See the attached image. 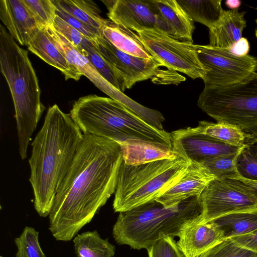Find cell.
I'll return each instance as SVG.
<instances>
[{"label":"cell","instance_id":"1","mask_svg":"<svg viewBox=\"0 0 257 257\" xmlns=\"http://www.w3.org/2000/svg\"><path fill=\"white\" fill-rule=\"evenodd\" d=\"M122 161L118 143L84 135L49 215L56 240H71L115 193Z\"/></svg>","mask_w":257,"mask_h":257},{"label":"cell","instance_id":"2","mask_svg":"<svg viewBox=\"0 0 257 257\" xmlns=\"http://www.w3.org/2000/svg\"><path fill=\"white\" fill-rule=\"evenodd\" d=\"M84 134L69 114L57 104L50 106L31 145L29 181L34 207L41 217L49 215L58 188L65 177Z\"/></svg>","mask_w":257,"mask_h":257},{"label":"cell","instance_id":"3","mask_svg":"<svg viewBox=\"0 0 257 257\" xmlns=\"http://www.w3.org/2000/svg\"><path fill=\"white\" fill-rule=\"evenodd\" d=\"M70 114L84 135L119 145L141 143L173 150L171 133L150 125L111 98L95 94L81 97L73 104Z\"/></svg>","mask_w":257,"mask_h":257},{"label":"cell","instance_id":"4","mask_svg":"<svg viewBox=\"0 0 257 257\" xmlns=\"http://www.w3.org/2000/svg\"><path fill=\"white\" fill-rule=\"evenodd\" d=\"M0 68L11 91L22 160L33 133L45 109L35 71L27 50L20 47L6 28L0 25Z\"/></svg>","mask_w":257,"mask_h":257},{"label":"cell","instance_id":"5","mask_svg":"<svg viewBox=\"0 0 257 257\" xmlns=\"http://www.w3.org/2000/svg\"><path fill=\"white\" fill-rule=\"evenodd\" d=\"M198 197L171 207L154 200L119 212L113 227V237L119 244L147 249L164 237L178 236L183 224L201 214Z\"/></svg>","mask_w":257,"mask_h":257},{"label":"cell","instance_id":"6","mask_svg":"<svg viewBox=\"0 0 257 257\" xmlns=\"http://www.w3.org/2000/svg\"><path fill=\"white\" fill-rule=\"evenodd\" d=\"M191 161L178 153L174 158L128 165L122 161L113 202L115 212L156 200L185 175Z\"/></svg>","mask_w":257,"mask_h":257},{"label":"cell","instance_id":"7","mask_svg":"<svg viewBox=\"0 0 257 257\" xmlns=\"http://www.w3.org/2000/svg\"><path fill=\"white\" fill-rule=\"evenodd\" d=\"M197 105L217 122L257 131V72L230 85H205Z\"/></svg>","mask_w":257,"mask_h":257},{"label":"cell","instance_id":"8","mask_svg":"<svg viewBox=\"0 0 257 257\" xmlns=\"http://www.w3.org/2000/svg\"><path fill=\"white\" fill-rule=\"evenodd\" d=\"M94 41L101 55L123 81L125 89L149 79L154 83L163 84H177L185 79L155 58L145 59L119 50L103 35Z\"/></svg>","mask_w":257,"mask_h":257},{"label":"cell","instance_id":"9","mask_svg":"<svg viewBox=\"0 0 257 257\" xmlns=\"http://www.w3.org/2000/svg\"><path fill=\"white\" fill-rule=\"evenodd\" d=\"M137 33L152 56L168 69L193 79H202L205 76L206 70L198 58L195 44L179 41L153 30Z\"/></svg>","mask_w":257,"mask_h":257},{"label":"cell","instance_id":"10","mask_svg":"<svg viewBox=\"0 0 257 257\" xmlns=\"http://www.w3.org/2000/svg\"><path fill=\"white\" fill-rule=\"evenodd\" d=\"M198 58L206 70L205 85L225 86L239 82L257 70V58L239 56L229 49L196 45Z\"/></svg>","mask_w":257,"mask_h":257},{"label":"cell","instance_id":"11","mask_svg":"<svg viewBox=\"0 0 257 257\" xmlns=\"http://www.w3.org/2000/svg\"><path fill=\"white\" fill-rule=\"evenodd\" d=\"M200 223H207L223 215L237 212L253 211L257 206L251 197L239 191L225 180L211 181L198 197Z\"/></svg>","mask_w":257,"mask_h":257},{"label":"cell","instance_id":"12","mask_svg":"<svg viewBox=\"0 0 257 257\" xmlns=\"http://www.w3.org/2000/svg\"><path fill=\"white\" fill-rule=\"evenodd\" d=\"M107 15L112 22L136 33L153 30L175 38L154 0H116Z\"/></svg>","mask_w":257,"mask_h":257},{"label":"cell","instance_id":"13","mask_svg":"<svg viewBox=\"0 0 257 257\" xmlns=\"http://www.w3.org/2000/svg\"><path fill=\"white\" fill-rule=\"evenodd\" d=\"M171 135L173 150L190 161L199 163L245 148L231 146L198 133L191 127L173 131Z\"/></svg>","mask_w":257,"mask_h":257},{"label":"cell","instance_id":"14","mask_svg":"<svg viewBox=\"0 0 257 257\" xmlns=\"http://www.w3.org/2000/svg\"><path fill=\"white\" fill-rule=\"evenodd\" d=\"M197 217L185 221L180 228L176 243L184 257H197L225 239L213 223H200Z\"/></svg>","mask_w":257,"mask_h":257},{"label":"cell","instance_id":"15","mask_svg":"<svg viewBox=\"0 0 257 257\" xmlns=\"http://www.w3.org/2000/svg\"><path fill=\"white\" fill-rule=\"evenodd\" d=\"M215 179L201 163L191 161L185 175L156 200L165 207L174 206L189 198L199 197L207 185Z\"/></svg>","mask_w":257,"mask_h":257},{"label":"cell","instance_id":"16","mask_svg":"<svg viewBox=\"0 0 257 257\" xmlns=\"http://www.w3.org/2000/svg\"><path fill=\"white\" fill-rule=\"evenodd\" d=\"M0 18L14 40L28 46L39 29L22 0H1Z\"/></svg>","mask_w":257,"mask_h":257},{"label":"cell","instance_id":"17","mask_svg":"<svg viewBox=\"0 0 257 257\" xmlns=\"http://www.w3.org/2000/svg\"><path fill=\"white\" fill-rule=\"evenodd\" d=\"M28 49L49 65L60 70L66 80H78L82 74L70 64L56 45L46 27L39 28L28 45Z\"/></svg>","mask_w":257,"mask_h":257},{"label":"cell","instance_id":"18","mask_svg":"<svg viewBox=\"0 0 257 257\" xmlns=\"http://www.w3.org/2000/svg\"><path fill=\"white\" fill-rule=\"evenodd\" d=\"M58 49L64 55L68 63L91 81L95 86L110 96L115 87L104 79L91 64L70 42L52 27H46Z\"/></svg>","mask_w":257,"mask_h":257},{"label":"cell","instance_id":"19","mask_svg":"<svg viewBox=\"0 0 257 257\" xmlns=\"http://www.w3.org/2000/svg\"><path fill=\"white\" fill-rule=\"evenodd\" d=\"M245 12L238 10H224L217 25L209 31V46L230 49L242 37L246 26Z\"/></svg>","mask_w":257,"mask_h":257},{"label":"cell","instance_id":"20","mask_svg":"<svg viewBox=\"0 0 257 257\" xmlns=\"http://www.w3.org/2000/svg\"><path fill=\"white\" fill-rule=\"evenodd\" d=\"M192 128L198 133L235 147L247 148L257 143V131H245L230 124L202 120Z\"/></svg>","mask_w":257,"mask_h":257},{"label":"cell","instance_id":"21","mask_svg":"<svg viewBox=\"0 0 257 257\" xmlns=\"http://www.w3.org/2000/svg\"><path fill=\"white\" fill-rule=\"evenodd\" d=\"M163 17L172 28L174 39L193 43L194 21L185 12L176 0H154Z\"/></svg>","mask_w":257,"mask_h":257},{"label":"cell","instance_id":"22","mask_svg":"<svg viewBox=\"0 0 257 257\" xmlns=\"http://www.w3.org/2000/svg\"><path fill=\"white\" fill-rule=\"evenodd\" d=\"M102 35L119 50L132 56L151 59L152 56L137 33L108 21L102 30Z\"/></svg>","mask_w":257,"mask_h":257},{"label":"cell","instance_id":"23","mask_svg":"<svg viewBox=\"0 0 257 257\" xmlns=\"http://www.w3.org/2000/svg\"><path fill=\"white\" fill-rule=\"evenodd\" d=\"M177 2L194 22L201 23L209 30L217 25L224 12L221 0H177Z\"/></svg>","mask_w":257,"mask_h":257},{"label":"cell","instance_id":"24","mask_svg":"<svg viewBox=\"0 0 257 257\" xmlns=\"http://www.w3.org/2000/svg\"><path fill=\"white\" fill-rule=\"evenodd\" d=\"M66 13L83 24L99 30H102L109 20L100 15L97 4L90 0H53Z\"/></svg>","mask_w":257,"mask_h":257},{"label":"cell","instance_id":"25","mask_svg":"<svg viewBox=\"0 0 257 257\" xmlns=\"http://www.w3.org/2000/svg\"><path fill=\"white\" fill-rule=\"evenodd\" d=\"M210 222L222 231L225 238H232L257 229V211L233 212Z\"/></svg>","mask_w":257,"mask_h":257},{"label":"cell","instance_id":"26","mask_svg":"<svg viewBox=\"0 0 257 257\" xmlns=\"http://www.w3.org/2000/svg\"><path fill=\"white\" fill-rule=\"evenodd\" d=\"M123 161L128 165L141 164L164 159L176 158L178 153L141 143L120 145Z\"/></svg>","mask_w":257,"mask_h":257},{"label":"cell","instance_id":"27","mask_svg":"<svg viewBox=\"0 0 257 257\" xmlns=\"http://www.w3.org/2000/svg\"><path fill=\"white\" fill-rule=\"evenodd\" d=\"M73 242L77 257H113L115 254V246L108 238L102 239L96 230L78 234Z\"/></svg>","mask_w":257,"mask_h":257},{"label":"cell","instance_id":"28","mask_svg":"<svg viewBox=\"0 0 257 257\" xmlns=\"http://www.w3.org/2000/svg\"><path fill=\"white\" fill-rule=\"evenodd\" d=\"M77 50L90 61L98 73L107 82L122 92L125 90L123 81L101 55L94 41L84 37L81 48Z\"/></svg>","mask_w":257,"mask_h":257},{"label":"cell","instance_id":"29","mask_svg":"<svg viewBox=\"0 0 257 257\" xmlns=\"http://www.w3.org/2000/svg\"><path fill=\"white\" fill-rule=\"evenodd\" d=\"M242 150L216 157L201 164L216 179H238L241 177L239 174L236 165L238 157Z\"/></svg>","mask_w":257,"mask_h":257},{"label":"cell","instance_id":"30","mask_svg":"<svg viewBox=\"0 0 257 257\" xmlns=\"http://www.w3.org/2000/svg\"><path fill=\"white\" fill-rule=\"evenodd\" d=\"M39 232L26 226L22 234L15 238L18 248L16 257H46L39 242Z\"/></svg>","mask_w":257,"mask_h":257},{"label":"cell","instance_id":"31","mask_svg":"<svg viewBox=\"0 0 257 257\" xmlns=\"http://www.w3.org/2000/svg\"><path fill=\"white\" fill-rule=\"evenodd\" d=\"M39 28L52 26L57 15L52 0H22Z\"/></svg>","mask_w":257,"mask_h":257},{"label":"cell","instance_id":"32","mask_svg":"<svg viewBox=\"0 0 257 257\" xmlns=\"http://www.w3.org/2000/svg\"><path fill=\"white\" fill-rule=\"evenodd\" d=\"M197 257H257V253L244 248L231 238L210 248Z\"/></svg>","mask_w":257,"mask_h":257},{"label":"cell","instance_id":"33","mask_svg":"<svg viewBox=\"0 0 257 257\" xmlns=\"http://www.w3.org/2000/svg\"><path fill=\"white\" fill-rule=\"evenodd\" d=\"M236 166L241 178L257 181V146L244 148L238 157Z\"/></svg>","mask_w":257,"mask_h":257},{"label":"cell","instance_id":"34","mask_svg":"<svg viewBox=\"0 0 257 257\" xmlns=\"http://www.w3.org/2000/svg\"><path fill=\"white\" fill-rule=\"evenodd\" d=\"M147 250L149 257H184L175 240L171 237L159 240Z\"/></svg>","mask_w":257,"mask_h":257},{"label":"cell","instance_id":"35","mask_svg":"<svg viewBox=\"0 0 257 257\" xmlns=\"http://www.w3.org/2000/svg\"><path fill=\"white\" fill-rule=\"evenodd\" d=\"M52 27L76 49H79L81 48L82 41L85 37L57 15L55 18Z\"/></svg>","mask_w":257,"mask_h":257},{"label":"cell","instance_id":"36","mask_svg":"<svg viewBox=\"0 0 257 257\" xmlns=\"http://www.w3.org/2000/svg\"><path fill=\"white\" fill-rule=\"evenodd\" d=\"M52 1L56 7V14L79 31L86 38L91 41H95L98 37L102 35L101 32L78 21L64 11L53 0Z\"/></svg>","mask_w":257,"mask_h":257},{"label":"cell","instance_id":"37","mask_svg":"<svg viewBox=\"0 0 257 257\" xmlns=\"http://www.w3.org/2000/svg\"><path fill=\"white\" fill-rule=\"evenodd\" d=\"M225 180L239 191L251 197L257 203V181L243 178Z\"/></svg>","mask_w":257,"mask_h":257},{"label":"cell","instance_id":"38","mask_svg":"<svg viewBox=\"0 0 257 257\" xmlns=\"http://www.w3.org/2000/svg\"><path fill=\"white\" fill-rule=\"evenodd\" d=\"M231 238L240 246L257 253V229Z\"/></svg>","mask_w":257,"mask_h":257},{"label":"cell","instance_id":"39","mask_svg":"<svg viewBox=\"0 0 257 257\" xmlns=\"http://www.w3.org/2000/svg\"><path fill=\"white\" fill-rule=\"evenodd\" d=\"M229 50L233 54L239 56L248 55L249 51V44L247 39L242 37L233 45Z\"/></svg>","mask_w":257,"mask_h":257},{"label":"cell","instance_id":"40","mask_svg":"<svg viewBox=\"0 0 257 257\" xmlns=\"http://www.w3.org/2000/svg\"><path fill=\"white\" fill-rule=\"evenodd\" d=\"M225 5L231 10H238L241 5L240 0H227L225 2Z\"/></svg>","mask_w":257,"mask_h":257},{"label":"cell","instance_id":"41","mask_svg":"<svg viewBox=\"0 0 257 257\" xmlns=\"http://www.w3.org/2000/svg\"><path fill=\"white\" fill-rule=\"evenodd\" d=\"M255 21V23H256V27L255 29V36L257 39V19H256Z\"/></svg>","mask_w":257,"mask_h":257},{"label":"cell","instance_id":"42","mask_svg":"<svg viewBox=\"0 0 257 257\" xmlns=\"http://www.w3.org/2000/svg\"><path fill=\"white\" fill-rule=\"evenodd\" d=\"M253 211H257V206H256V207L254 209Z\"/></svg>","mask_w":257,"mask_h":257},{"label":"cell","instance_id":"43","mask_svg":"<svg viewBox=\"0 0 257 257\" xmlns=\"http://www.w3.org/2000/svg\"><path fill=\"white\" fill-rule=\"evenodd\" d=\"M255 9L257 10V7H256Z\"/></svg>","mask_w":257,"mask_h":257}]
</instances>
